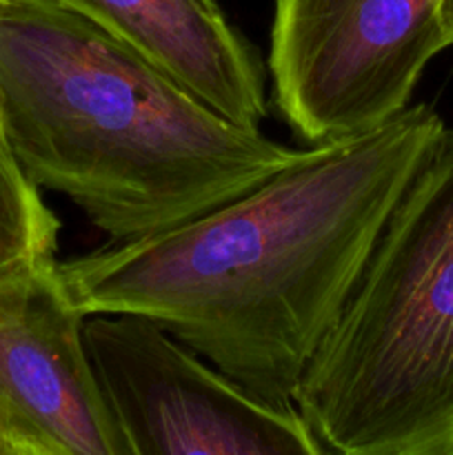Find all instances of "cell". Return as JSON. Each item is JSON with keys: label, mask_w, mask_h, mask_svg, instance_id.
Returning <instances> with one entry per match:
<instances>
[{"label": "cell", "mask_w": 453, "mask_h": 455, "mask_svg": "<svg viewBox=\"0 0 453 455\" xmlns=\"http://www.w3.org/2000/svg\"><path fill=\"white\" fill-rule=\"evenodd\" d=\"M425 102L311 145L182 225L58 262L71 302L167 329L256 398L293 404L400 196L442 132Z\"/></svg>", "instance_id": "6da1fadb"}, {"label": "cell", "mask_w": 453, "mask_h": 455, "mask_svg": "<svg viewBox=\"0 0 453 455\" xmlns=\"http://www.w3.org/2000/svg\"><path fill=\"white\" fill-rule=\"evenodd\" d=\"M0 127L109 244L171 229L305 149L225 118L80 0H0Z\"/></svg>", "instance_id": "7a4b0ae2"}, {"label": "cell", "mask_w": 453, "mask_h": 455, "mask_svg": "<svg viewBox=\"0 0 453 455\" xmlns=\"http://www.w3.org/2000/svg\"><path fill=\"white\" fill-rule=\"evenodd\" d=\"M293 404L340 455H453V129L400 196Z\"/></svg>", "instance_id": "3957f363"}, {"label": "cell", "mask_w": 453, "mask_h": 455, "mask_svg": "<svg viewBox=\"0 0 453 455\" xmlns=\"http://www.w3.org/2000/svg\"><path fill=\"white\" fill-rule=\"evenodd\" d=\"M442 0H275L271 96L309 145L345 140L411 105L422 71L449 47Z\"/></svg>", "instance_id": "277c9868"}, {"label": "cell", "mask_w": 453, "mask_h": 455, "mask_svg": "<svg viewBox=\"0 0 453 455\" xmlns=\"http://www.w3.org/2000/svg\"><path fill=\"white\" fill-rule=\"evenodd\" d=\"M84 345L131 455H324L296 404H271L138 314H91Z\"/></svg>", "instance_id": "5b68a950"}, {"label": "cell", "mask_w": 453, "mask_h": 455, "mask_svg": "<svg viewBox=\"0 0 453 455\" xmlns=\"http://www.w3.org/2000/svg\"><path fill=\"white\" fill-rule=\"evenodd\" d=\"M56 253L0 269V455H131Z\"/></svg>", "instance_id": "8992f818"}, {"label": "cell", "mask_w": 453, "mask_h": 455, "mask_svg": "<svg viewBox=\"0 0 453 455\" xmlns=\"http://www.w3.org/2000/svg\"><path fill=\"white\" fill-rule=\"evenodd\" d=\"M225 118L260 127L269 114L256 52L213 0H80Z\"/></svg>", "instance_id": "52a82bcc"}, {"label": "cell", "mask_w": 453, "mask_h": 455, "mask_svg": "<svg viewBox=\"0 0 453 455\" xmlns=\"http://www.w3.org/2000/svg\"><path fill=\"white\" fill-rule=\"evenodd\" d=\"M58 234L60 218L44 204L38 185L0 138V269L56 253Z\"/></svg>", "instance_id": "ba28073f"}, {"label": "cell", "mask_w": 453, "mask_h": 455, "mask_svg": "<svg viewBox=\"0 0 453 455\" xmlns=\"http://www.w3.org/2000/svg\"><path fill=\"white\" fill-rule=\"evenodd\" d=\"M440 27H442L447 44L453 47V0H442L440 3Z\"/></svg>", "instance_id": "9c48e42d"}, {"label": "cell", "mask_w": 453, "mask_h": 455, "mask_svg": "<svg viewBox=\"0 0 453 455\" xmlns=\"http://www.w3.org/2000/svg\"><path fill=\"white\" fill-rule=\"evenodd\" d=\"M0 138H3V127H0Z\"/></svg>", "instance_id": "30bf717a"}]
</instances>
